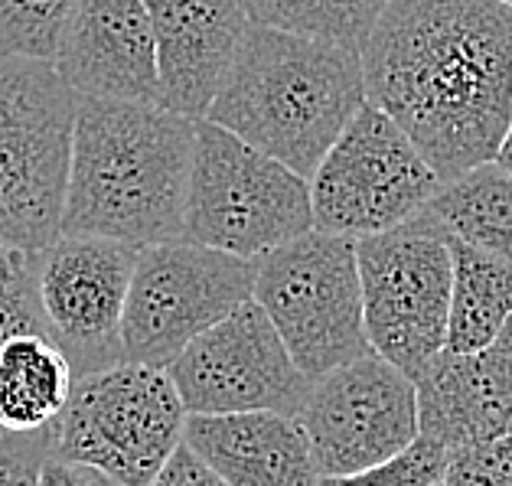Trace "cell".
Masks as SVG:
<instances>
[{
	"label": "cell",
	"instance_id": "obj_1",
	"mask_svg": "<svg viewBox=\"0 0 512 486\" xmlns=\"http://www.w3.org/2000/svg\"><path fill=\"white\" fill-rule=\"evenodd\" d=\"M359 62L366 102L441 180L496 157L512 121L509 0H389Z\"/></svg>",
	"mask_w": 512,
	"mask_h": 486
},
{
	"label": "cell",
	"instance_id": "obj_2",
	"mask_svg": "<svg viewBox=\"0 0 512 486\" xmlns=\"http://www.w3.org/2000/svg\"><path fill=\"white\" fill-rule=\"evenodd\" d=\"M193 131L167 105L79 95L59 232L131 248L183 239Z\"/></svg>",
	"mask_w": 512,
	"mask_h": 486
},
{
	"label": "cell",
	"instance_id": "obj_3",
	"mask_svg": "<svg viewBox=\"0 0 512 486\" xmlns=\"http://www.w3.org/2000/svg\"><path fill=\"white\" fill-rule=\"evenodd\" d=\"M362 102L356 49L252 23L206 118L310 177Z\"/></svg>",
	"mask_w": 512,
	"mask_h": 486
},
{
	"label": "cell",
	"instance_id": "obj_4",
	"mask_svg": "<svg viewBox=\"0 0 512 486\" xmlns=\"http://www.w3.org/2000/svg\"><path fill=\"white\" fill-rule=\"evenodd\" d=\"M314 226L307 177L239 134L196 118L183 239L258 258Z\"/></svg>",
	"mask_w": 512,
	"mask_h": 486
},
{
	"label": "cell",
	"instance_id": "obj_5",
	"mask_svg": "<svg viewBox=\"0 0 512 486\" xmlns=\"http://www.w3.org/2000/svg\"><path fill=\"white\" fill-rule=\"evenodd\" d=\"M76 92L53 62L0 53V242L40 252L59 235Z\"/></svg>",
	"mask_w": 512,
	"mask_h": 486
},
{
	"label": "cell",
	"instance_id": "obj_6",
	"mask_svg": "<svg viewBox=\"0 0 512 486\" xmlns=\"http://www.w3.org/2000/svg\"><path fill=\"white\" fill-rule=\"evenodd\" d=\"M252 301L307 379L369 353L356 239L310 226L255 258Z\"/></svg>",
	"mask_w": 512,
	"mask_h": 486
},
{
	"label": "cell",
	"instance_id": "obj_7",
	"mask_svg": "<svg viewBox=\"0 0 512 486\" xmlns=\"http://www.w3.org/2000/svg\"><path fill=\"white\" fill-rule=\"evenodd\" d=\"M186 408L164 366L111 363L85 372L53 421V451L102 470L111 486H154L180 441Z\"/></svg>",
	"mask_w": 512,
	"mask_h": 486
},
{
	"label": "cell",
	"instance_id": "obj_8",
	"mask_svg": "<svg viewBox=\"0 0 512 486\" xmlns=\"http://www.w3.org/2000/svg\"><path fill=\"white\" fill-rule=\"evenodd\" d=\"M362 327L369 346L418 379L444 350L451 304V235L428 209L356 239Z\"/></svg>",
	"mask_w": 512,
	"mask_h": 486
},
{
	"label": "cell",
	"instance_id": "obj_9",
	"mask_svg": "<svg viewBox=\"0 0 512 486\" xmlns=\"http://www.w3.org/2000/svg\"><path fill=\"white\" fill-rule=\"evenodd\" d=\"M255 288V258L186 239L134 252L121 310V359L167 366L196 333L212 327Z\"/></svg>",
	"mask_w": 512,
	"mask_h": 486
},
{
	"label": "cell",
	"instance_id": "obj_10",
	"mask_svg": "<svg viewBox=\"0 0 512 486\" xmlns=\"http://www.w3.org/2000/svg\"><path fill=\"white\" fill-rule=\"evenodd\" d=\"M314 229L359 235L392 229L434 196L437 170L372 102H362L307 177Z\"/></svg>",
	"mask_w": 512,
	"mask_h": 486
},
{
	"label": "cell",
	"instance_id": "obj_11",
	"mask_svg": "<svg viewBox=\"0 0 512 486\" xmlns=\"http://www.w3.org/2000/svg\"><path fill=\"white\" fill-rule=\"evenodd\" d=\"M294 418L320 483L359 480L415 438L418 389L408 372L369 350L310 379Z\"/></svg>",
	"mask_w": 512,
	"mask_h": 486
},
{
	"label": "cell",
	"instance_id": "obj_12",
	"mask_svg": "<svg viewBox=\"0 0 512 486\" xmlns=\"http://www.w3.org/2000/svg\"><path fill=\"white\" fill-rule=\"evenodd\" d=\"M164 369L186 411L265 408L297 415L310 389V379L252 297L196 333Z\"/></svg>",
	"mask_w": 512,
	"mask_h": 486
},
{
	"label": "cell",
	"instance_id": "obj_13",
	"mask_svg": "<svg viewBox=\"0 0 512 486\" xmlns=\"http://www.w3.org/2000/svg\"><path fill=\"white\" fill-rule=\"evenodd\" d=\"M137 248L102 235H56L36 252V294L72 376L121 363V310Z\"/></svg>",
	"mask_w": 512,
	"mask_h": 486
},
{
	"label": "cell",
	"instance_id": "obj_14",
	"mask_svg": "<svg viewBox=\"0 0 512 486\" xmlns=\"http://www.w3.org/2000/svg\"><path fill=\"white\" fill-rule=\"evenodd\" d=\"M53 69L76 95L160 105L147 0H79L62 27Z\"/></svg>",
	"mask_w": 512,
	"mask_h": 486
},
{
	"label": "cell",
	"instance_id": "obj_15",
	"mask_svg": "<svg viewBox=\"0 0 512 486\" xmlns=\"http://www.w3.org/2000/svg\"><path fill=\"white\" fill-rule=\"evenodd\" d=\"M160 105L206 118L252 20L239 0H147Z\"/></svg>",
	"mask_w": 512,
	"mask_h": 486
},
{
	"label": "cell",
	"instance_id": "obj_16",
	"mask_svg": "<svg viewBox=\"0 0 512 486\" xmlns=\"http://www.w3.org/2000/svg\"><path fill=\"white\" fill-rule=\"evenodd\" d=\"M415 389L418 431L451 460L512 428V366L496 346L480 353L441 350L415 379Z\"/></svg>",
	"mask_w": 512,
	"mask_h": 486
},
{
	"label": "cell",
	"instance_id": "obj_17",
	"mask_svg": "<svg viewBox=\"0 0 512 486\" xmlns=\"http://www.w3.org/2000/svg\"><path fill=\"white\" fill-rule=\"evenodd\" d=\"M180 438L229 486L320 483L301 421L284 411H186Z\"/></svg>",
	"mask_w": 512,
	"mask_h": 486
},
{
	"label": "cell",
	"instance_id": "obj_18",
	"mask_svg": "<svg viewBox=\"0 0 512 486\" xmlns=\"http://www.w3.org/2000/svg\"><path fill=\"white\" fill-rule=\"evenodd\" d=\"M72 366L49 330H20L0 346V428H53L72 392Z\"/></svg>",
	"mask_w": 512,
	"mask_h": 486
},
{
	"label": "cell",
	"instance_id": "obj_19",
	"mask_svg": "<svg viewBox=\"0 0 512 486\" xmlns=\"http://www.w3.org/2000/svg\"><path fill=\"white\" fill-rule=\"evenodd\" d=\"M512 310V261L486 248L451 239V304L447 353L486 350Z\"/></svg>",
	"mask_w": 512,
	"mask_h": 486
},
{
	"label": "cell",
	"instance_id": "obj_20",
	"mask_svg": "<svg viewBox=\"0 0 512 486\" xmlns=\"http://www.w3.org/2000/svg\"><path fill=\"white\" fill-rule=\"evenodd\" d=\"M424 209L451 239L512 261V177L496 160L444 177Z\"/></svg>",
	"mask_w": 512,
	"mask_h": 486
},
{
	"label": "cell",
	"instance_id": "obj_21",
	"mask_svg": "<svg viewBox=\"0 0 512 486\" xmlns=\"http://www.w3.org/2000/svg\"><path fill=\"white\" fill-rule=\"evenodd\" d=\"M258 27L340 43L359 53L389 0H239Z\"/></svg>",
	"mask_w": 512,
	"mask_h": 486
},
{
	"label": "cell",
	"instance_id": "obj_22",
	"mask_svg": "<svg viewBox=\"0 0 512 486\" xmlns=\"http://www.w3.org/2000/svg\"><path fill=\"white\" fill-rule=\"evenodd\" d=\"M79 0H0V53L53 62Z\"/></svg>",
	"mask_w": 512,
	"mask_h": 486
},
{
	"label": "cell",
	"instance_id": "obj_23",
	"mask_svg": "<svg viewBox=\"0 0 512 486\" xmlns=\"http://www.w3.org/2000/svg\"><path fill=\"white\" fill-rule=\"evenodd\" d=\"M20 330H49L36 294V252L0 242V346Z\"/></svg>",
	"mask_w": 512,
	"mask_h": 486
},
{
	"label": "cell",
	"instance_id": "obj_24",
	"mask_svg": "<svg viewBox=\"0 0 512 486\" xmlns=\"http://www.w3.org/2000/svg\"><path fill=\"white\" fill-rule=\"evenodd\" d=\"M451 467V454L428 434L415 431L402 451L389 457L385 464L366 470L359 483H382V486H434L444 483V473Z\"/></svg>",
	"mask_w": 512,
	"mask_h": 486
},
{
	"label": "cell",
	"instance_id": "obj_25",
	"mask_svg": "<svg viewBox=\"0 0 512 486\" xmlns=\"http://www.w3.org/2000/svg\"><path fill=\"white\" fill-rule=\"evenodd\" d=\"M444 483H490L512 486V428L493 441L460 451L444 473Z\"/></svg>",
	"mask_w": 512,
	"mask_h": 486
},
{
	"label": "cell",
	"instance_id": "obj_26",
	"mask_svg": "<svg viewBox=\"0 0 512 486\" xmlns=\"http://www.w3.org/2000/svg\"><path fill=\"white\" fill-rule=\"evenodd\" d=\"M53 454V428L7 431L0 428V483H36L43 460Z\"/></svg>",
	"mask_w": 512,
	"mask_h": 486
},
{
	"label": "cell",
	"instance_id": "obj_27",
	"mask_svg": "<svg viewBox=\"0 0 512 486\" xmlns=\"http://www.w3.org/2000/svg\"><path fill=\"white\" fill-rule=\"evenodd\" d=\"M219 483L222 480L216 477V470L183 438L173 444V451L167 454V460L160 464L154 477V486H219Z\"/></svg>",
	"mask_w": 512,
	"mask_h": 486
},
{
	"label": "cell",
	"instance_id": "obj_28",
	"mask_svg": "<svg viewBox=\"0 0 512 486\" xmlns=\"http://www.w3.org/2000/svg\"><path fill=\"white\" fill-rule=\"evenodd\" d=\"M40 486H111V480L102 470H95L89 464H79V460H69L62 454H49L40 467Z\"/></svg>",
	"mask_w": 512,
	"mask_h": 486
},
{
	"label": "cell",
	"instance_id": "obj_29",
	"mask_svg": "<svg viewBox=\"0 0 512 486\" xmlns=\"http://www.w3.org/2000/svg\"><path fill=\"white\" fill-rule=\"evenodd\" d=\"M493 160L512 177V121H509V128L503 134V141H499V147H496V157Z\"/></svg>",
	"mask_w": 512,
	"mask_h": 486
},
{
	"label": "cell",
	"instance_id": "obj_30",
	"mask_svg": "<svg viewBox=\"0 0 512 486\" xmlns=\"http://www.w3.org/2000/svg\"><path fill=\"white\" fill-rule=\"evenodd\" d=\"M490 346H496V350L503 353V356L509 359V366H512V310H509V317H506V323H503V330L496 333V340H493Z\"/></svg>",
	"mask_w": 512,
	"mask_h": 486
},
{
	"label": "cell",
	"instance_id": "obj_31",
	"mask_svg": "<svg viewBox=\"0 0 512 486\" xmlns=\"http://www.w3.org/2000/svg\"><path fill=\"white\" fill-rule=\"evenodd\" d=\"M509 4H512V0H509Z\"/></svg>",
	"mask_w": 512,
	"mask_h": 486
}]
</instances>
